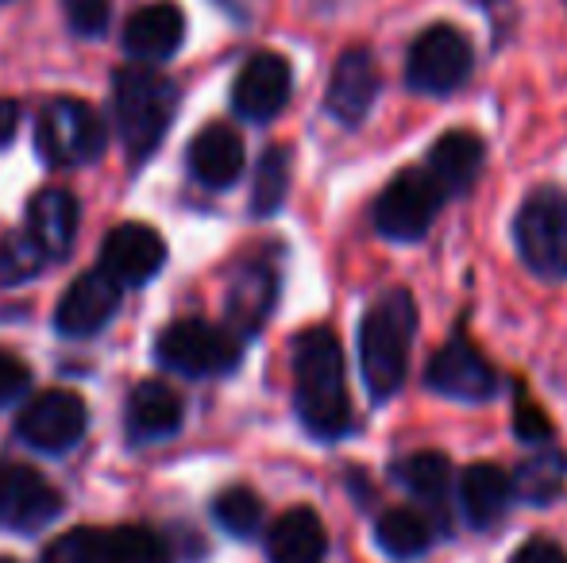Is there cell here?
Instances as JSON below:
<instances>
[{
  "instance_id": "obj_1",
  "label": "cell",
  "mask_w": 567,
  "mask_h": 563,
  "mask_svg": "<svg viewBox=\"0 0 567 563\" xmlns=\"http://www.w3.org/2000/svg\"><path fill=\"white\" fill-rule=\"evenodd\" d=\"M293 406L317 440H340L351 432V398L343 347L337 332L317 324L293 340Z\"/></svg>"
},
{
  "instance_id": "obj_2",
  "label": "cell",
  "mask_w": 567,
  "mask_h": 563,
  "mask_svg": "<svg viewBox=\"0 0 567 563\" xmlns=\"http://www.w3.org/2000/svg\"><path fill=\"white\" fill-rule=\"evenodd\" d=\"M417 336V305L410 290H390L359 321V367L367 394L390 402L410 375V352Z\"/></svg>"
},
{
  "instance_id": "obj_3",
  "label": "cell",
  "mask_w": 567,
  "mask_h": 563,
  "mask_svg": "<svg viewBox=\"0 0 567 563\" xmlns=\"http://www.w3.org/2000/svg\"><path fill=\"white\" fill-rule=\"evenodd\" d=\"M113 105L127 155L143 163L171 132V121L178 113V85L151 66H127L116 74Z\"/></svg>"
},
{
  "instance_id": "obj_4",
  "label": "cell",
  "mask_w": 567,
  "mask_h": 563,
  "mask_svg": "<svg viewBox=\"0 0 567 563\" xmlns=\"http://www.w3.org/2000/svg\"><path fill=\"white\" fill-rule=\"evenodd\" d=\"M514 248L545 282H567V194L556 186L533 189L514 217Z\"/></svg>"
},
{
  "instance_id": "obj_5",
  "label": "cell",
  "mask_w": 567,
  "mask_h": 563,
  "mask_svg": "<svg viewBox=\"0 0 567 563\" xmlns=\"http://www.w3.org/2000/svg\"><path fill=\"white\" fill-rule=\"evenodd\" d=\"M475 74V43L455 23H429L405 54V85L421 97H452Z\"/></svg>"
},
{
  "instance_id": "obj_6",
  "label": "cell",
  "mask_w": 567,
  "mask_h": 563,
  "mask_svg": "<svg viewBox=\"0 0 567 563\" xmlns=\"http://www.w3.org/2000/svg\"><path fill=\"white\" fill-rule=\"evenodd\" d=\"M444 201H449L444 189L421 166H410V170H398L374 197L371 225L390 243H421L433 232Z\"/></svg>"
},
{
  "instance_id": "obj_7",
  "label": "cell",
  "mask_w": 567,
  "mask_h": 563,
  "mask_svg": "<svg viewBox=\"0 0 567 563\" xmlns=\"http://www.w3.org/2000/svg\"><path fill=\"white\" fill-rule=\"evenodd\" d=\"M35 139L51 166H85L105 150V124L85 101L54 97L39 113Z\"/></svg>"
},
{
  "instance_id": "obj_8",
  "label": "cell",
  "mask_w": 567,
  "mask_h": 563,
  "mask_svg": "<svg viewBox=\"0 0 567 563\" xmlns=\"http://www.w3.org/2000/svg\"><path fill=\"white\" fill-rule=\"evenodd\" d=\"M155 355L163 367L178 371V375L205 378L236 371L244 347L228 329H217L209 321H178L158 336Z\"/></svg>"
},
{
  "instance_id": "obj_9",
  "label": "cell",
  "mask_w": 567,
  "mask_h": 563,
  "mask_svg": "<svg viewBox=\"0 0 567 563\" xmlns=\"http://www.w3.org/2000/svg\"><path fill=\"white\" fill-rule=\"evenodd\" d=\"M425 386L433 394H441V398L478 406V402H491L502 390V378L491 367V359L463 332H455L449 344L441 352H433V359H429Z\"/></svg>"
},
{
  "instance_id": "obj_10",
  "label": "cell",
  "mask_w": 567,
  "mask_h": 563,
  "mask_svg": "<svg viewBox=\"0 0 567 563\" xmlns=\"http://www.w3.org/2000/svg\"><path fill=\"white\" fill-rule=\"evenodd\" d=\"M85 425H90V414H85V402L78 398L74 390H43L23 406L20 421V436L39 451H66L74 448L85 436Z\"/></svg>"
},
{
  "instance_id": "obj_11",
  "label": "cell",
  "mask_w": 567,
  "mask_h": 563,
  "mask_svg": "<svg viewBox=\"0 0 567 563\" xmlns=\"http://www.w3.org/2000/svg\"><path fill=\"white\" fill-rule=\"evenodd\" d=\"M290 90H293V70L282 54L275 51L251 54L247 66L239 70L236 85H231V108L244 121L267 124L290 105Z\"/></svg>"
},
{
  "instance_id": "obj_12",
  "label": "cell",
  "mask_w": 567,
  "mask_h": 563,
  "mask_svg": "<svg viewBox=\"0 0 567 563\" xmlns=\"http://www.w3.org/2000/svg\"><path fill=\"white\" fill-rule=\"evenodd\" d=\"M382 90L379 66H374V54L367 46H351L337 59L329 77V93H324V108L329 116L343 128H359L367 121V113L374 108Z\"/></svg>"
},
{
  "instance_id": "obj_13",
  "label": "cell",
  "mask_w": 567,
  "mask_h": 563,
  "mask_svg": "<svg viewBox=\"0 0 567 563\" xmlns=\"http://www.w3.org/2000/svg\"><path fill=\"white\" fill-rule=\"evenodd\" d=\"M116 305H120V285L101 267H93V271L78 274L70 282V290L62 293L59 309H54V329L70 340H85L113 321Z\"/></svg>"
},
{
  "instance_id": "obj_14",
  "label": "cell",
  "mask_w": 567,
  "mask_h": 563,
  "mask_svg": "<svg viewBox=\"0 0 567 563\" xmlns=\"http://www.w3.org/2000/svg\"><path fill=\"white\" fill-rule=\"evenodd\" d=\"M163 263H166V243H163V236L147 225H120L105 236V248H101V271H105L120 290H124V285L151 282Z\"/></svg>"
},
{
  "instance_id": "obj_15",
  "label": "cell",
  "mask_w": 567,
  "mask_h": 563,
  "mask_svg": "<svg viewBox=\"0 0 567 563\" xmlns=\"http://www.w3.org/2000/svg\"><path fill=\"white\" fill-rule=\"evenodd\" d=\"M486 163V143L467 128L444 132L441 139L429 147V163L425 174L444 189V197H463L475 178L483 174Z\"/></svg>"
},
{
  "instance_id": "obj_16",
  "label": "cell",
  "mask_w": 567,
  "mask_h": 563,
  "mask_svg": "<svg viewBox=\"0 0 567 563\" xmlns=\"http://www.w3.org/2000/svg\"><path fill=\"white\" fill-rule=\"evenodd\" d=\"M186 39V15L174 0L143 4L124 28V51L140 62H163Z\"/></svg>"
},
{
  "instance_id": "obj_17",
  "label": "cell",
  "mask_w": 567,
  "mask_h": 563,
  "mask_svg": "<svg viewBox=\"0 0 567 563\" xmlns=\"http://www.w3.org/2000/svg\"><path fill=\"white\" fill-rule=\"evenodd\" d=\"M78 232V197L70 189H43L28 205V236L47 263L66 259L70 243Z\"/></svg>"
},
{
  "instance_id": "obj_18",
  "label": "cell",
  "mask_w": 567,
  "mask_h": 563,
  "mask_svg": "<svg viewBox=\"0 0 567 563\" xmlns=\"http://www.w3.org/2000/svg\"><path fill=\"white\" fill-rule=\"evenodd\" d=\"M62 513V494L31 467H16L8 475V505H4V525L16 533H35V529L51 525Z\"/></svg>"
},
{
  "instance_id": "obj_19",
  "label": "cell",
  "mask_w": 567,
  "mask_h": 563,
  "mask_svg": "<svg viewBox=\"0 0 567 563\" xmlns=\"http://www.w3.org/2000/svg\"><path fill=\"white\" fill-rule=\"evenodd\" d=\"M189 170L202 186L228 189L244 174V139L228 124H209L189 143Z\"/></svg>"
},
{
  "instance_id": "obj_20",
  "label": "cell",
  "mask_w": 567,
  "mask_h": 563,
  "mask_svg": "<svg viewBox=\"0 0 567 563\" xmlns=\"http://www.w3.org/2000/svg\"><path fill=\"white\" fill-rule=\"evenodd\" d=\"M324 552H329V533H324V521L309 505H293L270 525V563H321Z\"/></svg>"
},
{
  "instance_id": "obj_21",
  "label": "cell",
  "mask_w": 567,
  "mask_h": 563,
  "mask_svg": "<svg viewBox=\"0 0 567 563\" xmlns=\"http://www.w3.org/2000/svg\"><path fill=\"white\" fill-rule=\"evenodd\" d=\"M509 502H514V487L498 463H471L460 475V510L467 525L491 529L509 510Z\"/></svg>"
},
{
  "instance_id": "obj_22",
  "label": "cell",
  "mask_w": 567,
  "mask_h": 563,
  "mask_svg": "<svg viewBox=\"0 0 567 563\" xmlns=\"http://www.w3.org/2000/svg\"><path fill=\"white\" fill-rule=\"evenodd\" d=\"M182 425V398L163 383H140L127 398V432L135 440H163Z\"/></svg>"
},
{
  "instance_id": "obj_23",
  "label": "cell",
  "mask_w": 567,
  "mask_h": 563,
  "mask_svg": "<svg viewBox=\"0 0 567 563\" xmlns=\"http://www.w3.org/2000/svg\"><path fill=\"white\" fill-rule=\"evenodd\" d=\"M374 541L390 560H421L436 541V525L413 505L386 510L374 521Z\"/></svg>"
},
{
  "instance_id": "obj_24",
  "label": "cell",
  "mask_w": 567,
  "mask_h": 563,
  "mask_svg": "<svg viewBox=\"0 0 567 563\" xmlns=\"http://www.w3.org/2000/svg\"><path fill=\"white\" fill-rule=\"evenodd\" d=\"M275 290H278V274L270 263H251L239 271L228 301V313L239 324V332H255L267 321L270 305H275Z\"/></svg>"
},
{
  "instance_id": "obj_25",
  "label": "cell",
  "mask_w": 567,
  "mask_h": 563,
  "mask_svg": "<svg viewBox=\"0 0 567 563\" xmlns=\"http://www.w3.org/2000/svg\"><path fill=\"white\" fill-rule=\"evenodd\" d=\"M390 475H394L417 502H429V505L449 502L452 459L444 456V451H413V456L398 459V463L390 467Z\"/></svg>"
},
{
  "instance_id": "obj_26",
  "label": "cell",
  "mask_w": 567,
  "mask_h": 563,
  "mask_svg": "<svg viewBox=\"0 0 567 563\" xmlns=\"http://www.w3.org/2000/svg\"><path fill=\"white\" fill-rule=\"evenodd\" d=\"M564 475H567L564 456L548 451V456L525 459V463L514 471V479H509V487H514V498H517V502L548 505V502H556V498H560Z\"/></svg>"
},
{
  "instance_id": "obj_27",
  "label": "cell",
  "mask_w": 567,
  "mask_h": 563,
  "mask_svg": "<svg viewBox=\"0 0 567 563\" xmlns=\"http://www.w3.org/2000/svg\"><path fill=\"white\" fill-rule=\"evenodd\" d=\"M286 194H290V150L267 147L255 166V186H251V212L255 217H275L282 209Z\"/></svg>"
},
{
  "instance_id": "obj_28",
  "label": "cell",
  "mask_w": 567,
  "mask_h": 563,
  "mask_svg": "<svg viewBox=\"0 0 567 563\" xmlns=\"http://www.w3.org/2000/svg\"><path fill=\"white\" fill-rule=\"evenodd\" d=\"M43 563H116L113 529H70L47 549Z\"/></svg>"
},
{
  "instance_id": "obj_29",
  "label": "cell",
  "mask_w": 567,
  "mask_h": 563,
  "mask_svg": "<svg viewBox=\"0 0 567 563\" xmlns=\"http://www.w3.org/2000/svg\"><path fill=\"white\" fill-rule=\"evenodd\" d=\"M213 513H217V521L231 536H251L255 529L262 525V502H259V494L247 487H228L225 494L217 498Z\"/></svg>"
},
{
  "instance_id": "obj_30",
  "label": "cell",
  "mask_w": 567,
  "mask_h": 563,
  "mask_svg": "<svg viewBox=\"0 0 567 563\" xmlns=\"http://www.w3.org/2000/svg\"><path fill=\"white\" fill-rule=\"evenodd\" d=\"M116 563H171L166 541L147 525H120L113 529Z\"/></svg>"
},
{
  "instance_id": "obj_31",
  "label": "cell",
  "mask_w": 567,
  "mask_h": 563,
  "mask_svg": "<svg viewBox=\"0 0 567 563\" xmlns=\"http://www.w3.org/2000/svg\"><path fill=\"white\" fill-rule=\"evenodd\" d=\"M43 263V251L31 243L28 232H12L8 240H0V285L28 282L31 274H39Z\"/></svg>"
},
{
  "instance_id": "obj_32",
  "label": "cell",
  "mask_w": 567,
  "mask_h": 563,
  "mask_svg": "<svg viewBox=\"0 0 567 563\" xmlns=\"http://www.w3.org/2000/svg\"><path fill=\"white\" fill-rule=\"evenodd\" d=\"M62 12L78 35H101L109 28V0H62Z\"/></svg>"
},
{
  "instance_id": "obj_33",
  "label": "cell",
  "mask_w": 567,
  "mask_h": 563,
  "mask_svg": "<svg viewBox=\"0 0 567 563\" xmlns=\"http://www.w3.org/2000/svg\"><path fill=\"white\" fill-rule=\"evenodd\" d=\"M28 386H31V371L23 367V359L0 352V406H8V402H16L20 394H28Z\"/></svg>"
},
{
  "instance_id": "obj_34",
  "label": "cell",
  "mask_w": 567,
  "mask_h": 563,
  "mask_svg": "<svg viewBox=\"0 0 567 563\" xmlns=\"http://www.w3.org/2000/svg\"><path fill=\"white\" fill-rule=\"evenodd\" d=\"M514 428H517V436H522V440H529V444H545L548 436H553V425H548V417L540 414L537 406H529V402H522V406H517Z\"/></svg>"
},
{
  "instance_id": "obj_35",
  "label": "cell",
  "mask_w": 567,
  "mask_h": 563,
  "mask_svg": "<svg viewBox=\"0 0 567 563\" xmlns=\"http://www.w3.org/2000/svg\"><path fill=\"white\" fill-rule=\"evenodd\" d=\"M509 563H567V552H564V544L548 541V536H529V541L509 556Z\"/></svg>"
},
{
  "instance_id": "obj_36",
  "label": "cell",
  "mask_w": 567,
  "mask_h": 563,
  "mask_svg": "<svg viewBox=\"0 0 567 563\" xmlns=\"http://www.w3.org/2000/svg\"><path fill=\"white\" fill-rule=\"evenodd\" d=\"M16 128H20V105L12 97H0V147L12 143Z\"/></svg>"
},
{
  "instance_id": "obj_37",
  "label": "cell",
  "mask_w": 567,
  "mask_h": 563,
  "mask_svg": "<svg viewBox=\"0 0 567 563\" xmlns=\"http://www.w3.org/2000/svg\"><path fill=\"white\" fill-rule=\"evenodd\" d=\"M8 475H12V463H0V525H4V505H8Z\"/></svg>"
},
{
  "instance_id": "obj_38",
  "label": "cell",
  "mask_w": 567,
  "mask_h": 563,
  "mask_svg": "<svg viewBox=\"0 0 567 563\" xmlns=\"http://www.w3.org/2000/svg\"><path fill=\"white\" fill-rule=\"evenodd\" d=\"M0 563H16V560H0Z\"/></svg>"
}]
</instances>
